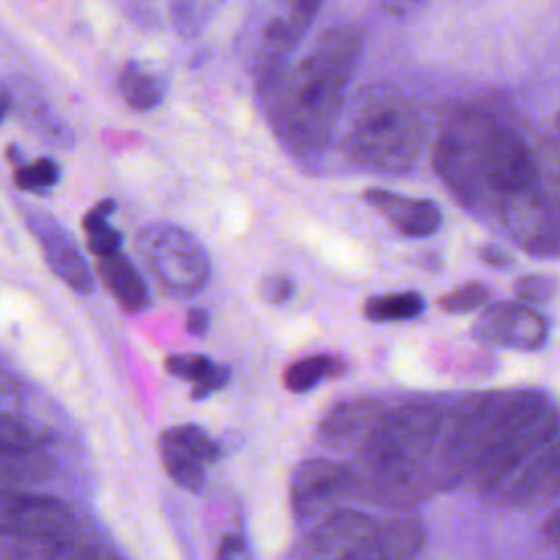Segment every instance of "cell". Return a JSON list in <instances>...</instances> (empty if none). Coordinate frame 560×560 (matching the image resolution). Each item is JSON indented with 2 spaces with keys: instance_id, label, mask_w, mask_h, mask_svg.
Segmentation results:
<instances>
[{
  "instance_id": "6da1fadb",
  "label": "cell",
  "mask_w": 560,
  "mask_h": 560,
  "mask_svg": "<svg viewBox=\"0 0 560 560\" xmlns=\"http://www.w3.org/2000/svg\"><path fill=\"white\" fill-rule=\"evenodd\" d=\"M558 429V413L540 389L475 396L446 418L440 448L442 488L466 483L492 490L512 477Z\"/></svg>"
},
{
  "instance_id": "7a4b0ae2",
  "label": "cell",
  "mask_w": 560,
  "mask_h": 560,
  "mask_svg": "<svg viewBox=\"0 0 560 560\" xmlns=\"http://www.w3.org/2000/svg\"><path fill=\"white\" fill-rule=\"evenodd\" d=\"M433 164L462 206L497 221L540 173L538 149L514 125L477 107H462L451 116L438 138Z\"/></svg>"
},
{
  "instance_id": "3957f363",
  "label": "cell",
  "mask_w": 560,
  "mask_h": 560,
  "mask_svg": "<svg viewBox=\"0 0 560 560\" xmlns=\"http://www.w3.org/2000/svg\"><path fill=\"white\" fill-rule=\"evenodd\" d=\"M361 31L335 24L308 50L260 85L276 138L298 158L317 153L330 138L361 55Z\"/></svg>"
},
{
  "instance_id": "277c9868",
  "label": "cell",
  "mask_w": 560,
  "mask_h": 560,
  "mask_svg": "<svg viewBox=\"0 0 560 560\" xmlns=\"http://www.w3.org/2000/svg\"><path fill=\"white\" fill-rule=\"evenodd\" d=\"M446 416L429 405L383 411L350 466L352 492L387 508H409L440 483Z\"/></svg>"
},
{
  "instance_id": "5b68a950",
  "label": "cell",
  "mask_w": 560,
  "mask_h": 560,
  "mask_svg": "<svg viewBox=\"0 0 560 560\" xmlns=\"http://www.w3.org/2000/svg\"><path fill=\"white\" fill-rule=\"evenodd\" d=\"M429 144V116L413 96L370 85L350 105L343 149L365 168L407 173L418 166Z\"/></svg>"
},
{
  "instance_id": "8992f818",
  "label": "cell",
  "mask_w": 560,
  "mask_h": 560,
  "mask_svg": "<svg viewBox=\"0 0 560 560\" xmlns=\"http://www.w3.org/2000/svg\"><path fill=\"white\" fill-rule=\"evenodd\" d=\"M138 249L168 293L192 295L208 284L210 258L186 230L177 225H149L138 238Z\"/></svg>"
},
{
  "instance_id": "52a82bcc",
  "label": "cell",
  "mask_w": 560,
  "mask_h": 560,
  "mask_svg": "<svg viewBox=\"0 0 560 560\" xmlns=\"http://www.w3.org/2000/svg\"><path fill=\"white\" fill-rule=\"evenodd\" d=\"M317 9L319 2L308 0H291L265 7L249 52L252 72L256 74L258 85L267 83L287 66V57L306 33Z\"/></svg>"
},
{
  "instance_id": "ba28073f",
  "label": "cell",
  "mask_w": 560,
  "mask_h": 560,
  "mask_svg": "<svg viewBox=\"0 0 560 560\" xmlns=\"http://www.w3.org/2000/svg\"><path fill=\"white\" fill-rule=\"evenodd\" d=\"M74 529L72 510L46 494L24 490L0 492V536L31 540H68Z\"/></svg>"
},
{
  "instance_id": "9c48e42d",
  "label": "cell",
  "mask_w": 560,
  "mask_h": 560,
  "mask_svg": "<svg viewBox=\"0 0 560 560\" xmlns=\"http://www.w3.org/2000/svg\"><path fill=\"white\" fill-rule=\"evenodd\" d=\"M472 337L488 346L512 350H538L547 343L549 324L532 306L521 302H497L472 322Z\"/></svg>"
},
{
  "instance_id": "30bf717a",
  "label": "cell",
  "mask_w": 560,
  "mask_h": 560,
  "mask_svg": "<svg viewBox=\"0 0 560 560\" xmlns=\"http://www.w3.org/2000/svg\"><path fill=\"white\" fill-rule=\"evenodd\" d=\"M158 444L168 477L177 486L199 492L206 481V464L219 459L217 442L197 424H179L164 431Z\"/></svg>"
},
{
  "instance_id": "8fae6325",
  "label": "cell",
  "mask_w": 560,
  "mask_h": 560,
  "mask_svg": "<svg viewBox=\"0 0 560 560\" xmlns=\"http://www.w3.org/2000/svg\"><path fill=\"white\" fill-rule=\"evenodd\" d=\"M352 492L350 466L330 459L302 462L291 475V508L295 516H313Z\"/></svg>"
},
{
  "instance_id": "7c38bea8",
  "label": "cell",
  "mask_w": 560,
  "mask_h": 560,
  "mask_svg": "<svg viewBox=\"0 0 560 560\" xmlns=\"http://www.w3.org/2000/svg\"><path fill=\"white\" fill-rule=\"evenodd\" d=\"M505 497L516 508H538L560 497V438L549 440L521 466Z\"/></svg>"
},
{
  "instance_id": "4fadbf2b",
  "label": "cell",
  "mask_w": 560,
  "mask_h": 560,
  "mask_svg": "<svg viewBox=\"0 0 560 560\" xmlns=\"http://www.w3.org/2000/svg\"><path fill=\"white\" fill-rule=\"evenodd\" d=\"M363 201L407 238H427L442 225V210L431 199L405 197L385 188H368L363 192Z\"/></svg>"
},
{
  "instance_id": "5bb4252c",
  "label": "cell",
  "mask_w": 560,
  "mask_h": 560,
  "mask_svg": "<svg viewBox=\"0 0 560 560\" xmlns=\"http://www.w3.org/2000/svg\"><path fill=\"white\" fill-rule=\"evenodd\" d=\"M385 409L374 398L341 400L319 422V438L332 448L359 446Z\"/></svg>"
},
{
  "instance_id": "9a60e30c",
  "label": "cell",
  "mask_w": 560,
  "mask_h": 560,
  "mask_svg": "<svg viewBox=\"0 0 560 560\" xmlns=\"http://www.w3.org/2000/svg\"><path fill=\"white\" fill-rule=\"evenodd\" d=\"M98 273H101L103 282L107 284L109 293L116 298V302L125 311L138 313L142 308H147V304H149L147 284L127 256L114 254L109 258H101Z\"/></svg>"
},
{
  "instance_id": "2e32d148",
  "label": "cell",
  "mask_w": 560,
  "mask_h": 560,
  "mask_svg": "<svg viewBox=\"0 0 560 560\" xmlns=\"http://www.w3.org/2000/svg\"><path fill=\"white\" fill-rule=\"evenodd\" d=\"M42 247L48 267L74 291L88 293L92 291V276L83 262V256L68 243L57 230H48L46 236H42Z\"/></svg>"
},
{
  "instance_id": "e0dca14e",
  "label": "cell",
  "mask_w": 560,
  "mask_h": 560,
  "mask_svg": "<svg viewBox=\"0 0 560 560\" xmlns=\"http://www.w3.org/2000/svg\"><path fill=\"white\" fill-rule=\"evenodd\" d=\"M166 370L184 381L192 383V398H206L221 389L230 381V370L210 361L203 354H171Z\"/></svg>"
},
{
  "instance_id": "ac0fdd59",
  "label": "cell",
  "mask_w": 560,
  "mask_h": 560,
  "mask_svg": "<svg viewBox=\"0 0 560 560\" xmlns=\"http://www.w3.org/2000/svg\"><path fill=\"white\" fill-rule=\"evenodd\" d=\"M0 560H116L109 553L68 540H31L0 549Z\"/></svg>"
},
{
  "instance_id": "d6986e66",
  "label": "cell",
  "mask_w": 560,
  "mask_h": 560,
  "mask_svg": "<svg viewBox=\"0 0 560 560\" xmlns=\"http://www.w3.org/2000/svg\"><path fill=\"white\" fill-rule=\"evenodd\" d=\"M50 472V459L42 448L0 451V492L33 483Z\"/></svg>"
},
{
  "instance_id": "ffe728a7",
  "label": "cell",
  "mask_w": 560,
  "mask_h": 560,
  "mask_svg": "<svg viewBox=\"0 0 560 560\" xmlns=\"http://www.w3.org/2000/svg\"><path fill=\"white\" fill-rule=\"evenodd\" d=\"M427 308L424 298L416 291L400 293H378L370 295L363 304V315L370 322L387 324V322H407L422 315Z\"/></svg>"
},
{
  "instance_id": "44dd1931",
  "label": "cell",
  "mask_w": 560,
  "mask_h": 560,
  "mask_svg": "<svg viewBox=\"0 0 560 560\" xmlns=\"http://www.w3.org/2000/svg\"><path fill=\"white\" fill-rule=\"evenodd\" d=\"M343 372L341 359L332 354H311L300 361H293L282 376V383L293 394L311 392L319 381L339 376Z\"/></svg>"
},
{
  "instance_id": "7402d4cb",
  "label": "cell",
  "mask_w": 560,
  "mask_h": 560,
  "mask_svg": "<svg viewBox=\"0 0 560 560\" xmlns=\"http://www.w3.org/2000/svg\"><path fill=\"white\" fill-rule=\"evenodd\" d=\"M112 210H114V201L105 199V201L96 203L92 210H88V214L83 217L88 247L98 260L120 254V241H122L120 232L107 223V214Z\"/></svg>"
},
{
  "instance_id": "603a6c76",
  "label": "cell",
  "mask_w": 560,
  "mask_h": 560,
  "mask_svg": "<svg viewBox=\"0 0 560 560\" xmlns=\"http://www.w3.org/2000/svg\"><path fill=\"white\" fill-rule=\"evenodd\" d=\"M120 94L133 109H151L162 98V85L142 66L127 63L120 72Z\"/></svg>"
},
{
  "instance_id": "cb8c5ba5",
  "label": "cell",
  "mask_w": 560,
  "mask_h": 560,
  "mask_svg": "<svg viewBox=\"0 0 560 560\" xmlns=\"http://www.w3.org/2000/svg\"><path fill=\"white\" fill-rule=\"evenodd\" d=\"M15 186L20 190H46L57 184L59 166L50 158H39L31 164H22L15 168Z\"/></svg>"
},
{
  "instance_id": "d4e9b609",
  "label": "cell",
  "mask_w": 560,
  "mask_h": 560,
  "mask_svg": "<svg viewBox=\"0 0 560 560\" xmlns=\"http://www.w3.org/2000/svg\"><path fill=\"white\" fill-rule=\"evenodd\" d=\"M516 302L525 306H536V304H547L556 293H558V278L547 276V273H529L523 276L514 284Z\"/></svg>"
},
{
  "instance_id": "484cf974",
  "label": "cell",
  "mask_w": 560,
  "mask_h": 560,
  "mask_svg": "<svg viewBox=\"0 0 560 560\" xmlns=\"http://www.w3.org/2000/svg\"><path fill=\"white\" fill-rule=\"evenodd\" d=\"M490 300V289L481 282H468L464 287H457L455 291L442 295L438 300L440 308L446 311V313H468V311H475L479 306H483L486 302Z\"/></svg>"
},
{
  "instance_id": "4316f807",
  "label": "cell",
  "mask_w": 560,
  "mask_h": 560,
  "mask_svg": "<svg viewBox=\"0 0 560 560\" xmlns=\"http://www.w3.org/2000/svg\"><path fill=\"white\" fill-rule=\"evenodd\" d=\"M214 7L212 4H206V2H179V4H173L171 7V13H173V24L177 26L179 33H197L203 22L208 20L210 11Z\"/></svg>"
},
{
  "instance_id": "83f0119b",
  "label": "cell",
  "mask_w": 560,
  "mask_h": 560,
  "mask_svg": "<svg viewBox=\"0 0 560 560\" xmlns=\"http://www.w3.org/2000/svg\"><path fill=\"white\" fill-rule=\"evenodd\" d=\"M322 560H396L378 540H365L352 547H346Z\"/></svg>"
},
{
  "instance_id": "f1b7e54d",
  "label": "cell",
  "mask_w": 560,
  "mask_h": 560,
  "mask_svg": "<svg viewBox=\"0 0 560 560\" xmlns=\"http://www.w3.org/2000/svg\"><path fill=\"white\" fill-rule=\"evenodd\" d=\"M262 295L271 304H282V302L291 300V295H293V280H289L282 273H271L262 280Z\"/></svg>"
},
{
  "instance_id": "f546056e",
  "label": "cell",
  "mask_w": 560,
  "mask_h": 560,
  "mask_svg": "<svg viewBox=\"0 0 560 560\" xmlns=\"http://www.w3.org/2000/svg\"><path fill=\"white\" fill-rule=\"evenodd\" d=\"M208 324H210V319H208V313H206L203 308H190V311H188L186 330H188L190 335H197V337L206 335Z\"/></svg>"
},
{
  "instance_id": "4dcf8cb0",
  "label": "cell",
  "mask_w": 560,
  "mask_h": 560,
  "mask_svg": "<svg viewBox=\"0 0 560 560\" xmlns=\"http://www.w3.org/2000/svg\"><path fill=\"white\" fill-rule=\"evenodd\" d=\"M241 551H243V540H241V536L228 534V536L221 540L217 560H234Z\"/></svg>"
},
{
  "instance_id": "1f68e13d",
  "label": "cell",
  "mask_w": 560,
  "mask_h": 560,
  "mask_svg": "<svg viewBox=\"0 0 560 560\" xmlns=\"http://www.w3.org/2000/svg\"><path fill=\"white\" fill-rule=\"evenodd\" d=\"M479 256L483 258V262H488V265H492V267H508V265L512 262L510 254H508V252H503V249H501V247H497V245H488V247H483Z\"/></svg>"
},
{
  "instance_id": "d6a6232c",
  "label": "cell",
  "mask_w": 560,
  "mask_h": 560,
  "mask_svg": "<svg viewBox=\"0 0 560 560\" xmlns=\"http://www.w3.org/2000/svg\"><path fill=\"white\" fill-rule=\"evenodd\" d=\"M545 536H547V540H549L551 545L560 547V510H558V512L553 514V518L547 523Z\"/></svg>"
},
{
  "instance_id": "836d02e7",
  "label": "cell",
  "mask_w": 560,
  "mask_h": 560,
  "mask_svg": "<svg viewBox=\"0 0 560 560\" xmlns=\"http://www.w3.org/2000/svg\"><path fill=\"white\" fill-rule=\"evenodd\" d=\"M558 560H560V558H558Z\"/></svg>"
}]
</instances>
